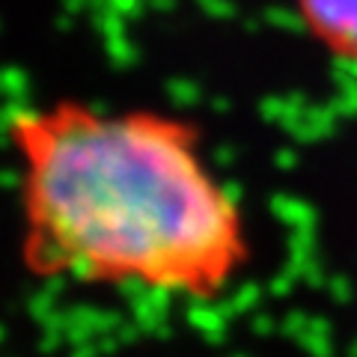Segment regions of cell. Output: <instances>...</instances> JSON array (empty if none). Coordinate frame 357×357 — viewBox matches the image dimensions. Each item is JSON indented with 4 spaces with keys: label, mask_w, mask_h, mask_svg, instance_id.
I'll list each match as a JSON object with an SVG mask.
<instances>
[{
    "label": "cell",
    "mask_w": 357,
    "mask_h": 357,
    "mask_svg": "<svg viewBox=\"0 0 357 357\" xmlns=\"http://www.w3.org/2000/svg\"><path fill=\"white\" fill-rule=\"evenodd\" d=\"M21 265L36 280L215 301L253 256L250 220L197 122L84 98L6 116Z\"/></svg>",
    "instance_id": "cell-1"
},
{
    "label": "cell",
    "mask_w": 357,
    "mask_h": 357,
    "mask_svg": "<svg viewBox=\"0 0 357 357\" xmlns=\"http://www.w3.org/2000/svg\"><path fill=\"white\" fill-rule=\"evenodd\" d=\"M304 36L340 69L357 75V0H289Z\"/></svg>",
    "instance_id": "cell-2"
}]
</instances>
